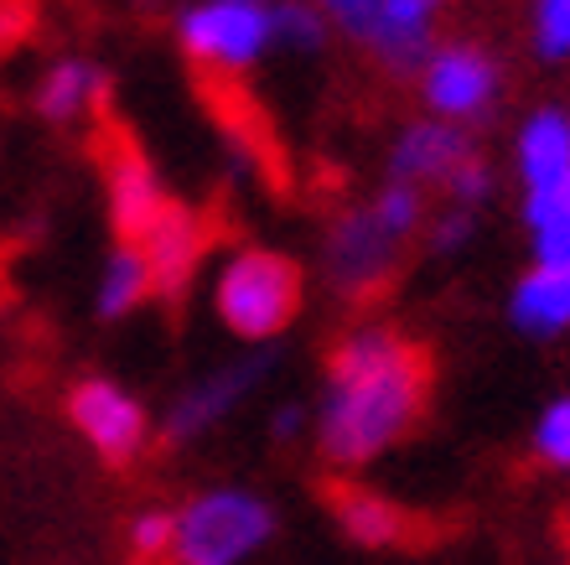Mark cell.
I'll return each mask as SVG.
<instances>
[{
  "instance_id": "5bb4252c",
  "label": "cell",
  "mask_w": 570,
  "mask_h": 565,
  "mask_svg": "<svg viewBox=\"0 0 570 565\" xmlns=\"http://www.w3.org/2000/svg\"><path fill=\"white\" fill-rule=\"evenodd\" d=\"M259 373H265V358H249V363H234V369H224L218 379H208V384H197L193 394L171 410V436L187 441V436L208 431L213 420H224L228 410H234L239 394H249V384H255Z\"/></svg>"
},
{
  "instance_id": "e0dca14e",
  "label": "cell",
  "mask_w": 570,
  "mask_h": 565,
  "mask_svg": "<svg viewBox=\"0 0 570 565\" xmlns=\"http://www.w3.org/2000/svg\"><path fill=\"white\" fill-rule=\"evenodd\" d=\"M99 94V74H94L89 62H58L52 74L42 78V89H37V109H42L52 125H68L89 109V99Z\"/></svg>"
},
{
  "instance_id": "8992f818",
  "label": "cell",
  "mask_w": 570,
  "mask_h": 565,
  "mask_svg": "<svg viewBox=\"0 0 570 565\" xmlns=\"http://www.w3.org/2000/svg\"><path fill=\"white\" fill-rule=\"evenodd\" d=\"M421 94L435 115L456 125V119H478L482 109L498 99V62L482 52V47H441L425 58L421 74Z\"/></svg>"
},
{
  "instance_id": "52a82bcc",
  "label": "cell",
  "mask_w": 570,
  "mask_h": 565,
  "mask_svg": "<svg viewBox=\"0 0 570 565\" xmlns=\"http://www.w3.org/2000/svg\"><path fill=\"white\" fill-rule=\"evenodd\" d=\"M68 416L83 431V441L115 467L136 461L140 447H146V410L109 379H83L73 389V400H68Z\"/></svg>"
},
{
  "instance_id": "ac0fdd59",
  "label": "cell",
  "mask_w": 570,
  "mask_h": 565,
  "mask_svg": "<svg viewBox=\"0 0 570 565\" xmlns=\"http://www.w3.org/2000/svg\"><path fill=\"white\" fill-rule=\"evenodd\" d=\"M529 234L540 265H570V203L560 193H529Z\"/></svg>"
},
{
  "instance_id": "ffe728a7",
  "label": "cell",
  "mask_w": 570,
  "mask_h": 565,
  "mask_svg": "<svg viewBox=\"0 0 570 565\" xmlns=\"http://www.w3.org/2000/svg\"><path fill=\"white\" fill-rule=\"evenodd\" d=\"M275 37H285L291 47H316L322 42V11L316 6H306V0H285V6H275Z\"/></svg>"
},
{
  "instance_id": "4316f807",
  "label": "cell",
  "mask_w": 570,
  "mask_h": 565,
  "mask_svg": "<svg viewBox=\"0 0 570 565\" xmlns=\"http://www.w3.org/2000/svg\"><path fill=\"white\" fill-rule=\"evenodd\" d=\"M566 203H570V182H566Z\"/></svg>"
},
{
  "instance_id": "5b68a950",
  "label": "cell",
  "mask_w": 570,
  "mask_h": 565,
  "mask_svg": "<svg viewBox=\"0 0 570 565\" xmlns=\"http://www.w3.org/2000/svg\"><path fill=\"white\" fill-rule=\"evenodd\" d=\"M400 244L405 238L394 234L384 218L374 213V203L358 213L337 218L327 238V275L343 296H374L379 285L390 281L394 260H400Z\"/></svg>"
},
{
  "instance_id": "ba28073f",
  "label": "cell",
  "mask_w": 570,
  "mask_h": 565,
  "mask_svg": "<svg viewBox=\"0 0 570 565\" xmlns=\"http://www.w3.org/2000/svg\"><path fill=\"white\" fill-rule=\"evenodd\" d=\"M105 187H109V218H115L125 244H140L156 228V218L171 208L156 172H150V162L125 135L109 140V150H105Z\"/></svg>"
},
{
  "instance_id": "4fadbf2b",
  "label": "cell",
  "mask_w": 570,
  "mask_h": 565,
  "mask_svg": "<svg viewBox=\"0 0 570 565\" xmlns=\"http://www.w3.org/2000/svg\"><path fill=\"white\" fill-rule=\"evenodd\" d=\"M513 322L534 338L570 328V265H534L513 291Z\"/></svg>"
},
{
  "instance_id": "603a6c76",
  "label": "cell",
  "mask_w": 570,
  "mask_h": 565,
  "mask_svg": "<svg viewBox=\"0 0 570 565\" xmlns=\"http://www.w3.org/2000/svg\"><path fill=\"white\" fill-rule=\"evenodd\" d=\"M374 6L379 0H316V11L332 16L347 37H363V42H368V27H374Z\"/></svg>"
},
{
  "instance_id": "9c48e42d",
  "label": "cell",
  "mask_w": 570,
  "mask_h": 565,
  "mask_svg": "<svg viewBox=\"0 0 570 565\" xmlns=\"http://www.w3.org/2000/svg\"><path fill=\"white\" fill-rule=\"evenodd\" d=\"M478 156L472 140H466L462 125H446V119H425V125H410L390 150V182H410V187H425V182H441L446 187L456 177V166H466Z\"/></svg>"
},
{
  "instance_id": "cb8c5ba5",
  "label": "cell",
  "mask_w": 570,
  "mask_h": 565,
  "mask_svg": "<svg viewBox=\"0 0 570 565\" xmlns=\"http://www.w3.org/2000/svg\"><path fill=\"white\" fill-rule=\"evenodd\" d=\"M466 234H472V213H466V208H451L446 218L435 224V250L451 254L456 244H466Z\"/></svg>"
},
{
  "instance_id": "484cf974",
  "label": "cell",
  "mask_w": 570,
  "mask_h": 565,
  "mask_svg": "<svg viewBox=\"0 0 570 565\" xmlns=\"http://www.w3.org/2000/svg\"><path fill=\"white\" fill-rule=\"evenodd\" d=\"M239 6H259V0H239Z\"/></svg>"
},
{
  "instance_id": "3957f363",
  "label": "cell",
  "mask_w": 570,
  "mask_h": 565,
  "mask_svg": "<svg viewBox=\"0 0 570 565\" xmlns=\"http://www.w3.org/2000/svg\"><path fill=\"white\" fill-rule=\"evenodd\" d=\"M275 514L259 504L255 493H203L177 514V539H171V561L177 565H239L271 539Z\"/></svg>"
},
{
  "instance_id": "7c38bea8",
  "label": "cell",
  "mask_w": 570,
  "mask_h": 565,
  "mask_svg": "<svg viewBox=\"0 0 570 565\" xmlns=\"http://www.w3.org/2000/svg\"><path fill=\"white\" fill-rule=\"evenodd\" d=\"M519 172L529 193H560L570 182V119L560 109H540L519 135Z\"/></svg>"
},
{
  "instance_id": "6da1fadb",
  "label": "cell",
  "mask_w": 570,
  "mask_h": 565,
  "mask_svg": "<svg viewBox=\"0 0 570 565\" xmlns=\"http://www.w3.org/2000/svg\"><path fill=\"white\" fill-rule=\"evenodd\" d=\"M431 394V358L390 328H358L337 342L322 400V451L337 467H363L421 420Z\"/></svg>"
},
{
  "instance_id": "44dd1931",
  "label": "cell",
  "mask_w": 570,
  "mask_h": 565,
  "mask_svg": "<svg viewBox=\"0 0 570 565\" xmlns=\"http://www.w3.org/2000/svg\"><path fill=\"white\" fill-rule=\"evenodd\" d=\"M171 539H177V514H140V519L130 524V545H136V555H146V561L171 555Z\"/></svg>"
},
{
  "instance_id": "d4e9b609",
  "label": "cell",
  "mask_w": 570,
  "mask_h": 565,
  "mask_svg": "<svg viewBox=\"0 0 570 565\" xmlns=\"http://www.w3.org/2000/svg\"><path fill=\"white\" fill-rule=\"evenodd\" d=\"M296 426H301V416H296V410H285V416L275 420V431H281V436H291V431H296Z\"/></svg>"
},
{
  "instance_id": "8fae6325",
  "label": "cell",
  "mask_w": 570,
  "mask_h": 565,
  "mask_svg": "<svg viewBox=\"0 0 570 565\" xmlns=\"http://www.w3.org/2000/svg\"><path fill=\"white\" fill-rule=\"evenodd\" d=\"M136 250L146 254L150 285H156V291H166V296H177L181 285H187V275L197 270V254H203V224H197L187 208H177V203H171V208L156 218V228L140 238Z\"/></svg>"
},
{
  "instance_id": "9a60e30c",
  "label": "cell",
  "mask_w": 570,
  "mask_h": 565,
  "mask_svg": "<svg viewBox=\"0 0 570 565\" xmlns=\"http://www.w3.org/2000/svg\"><path fill=\"white\" fill-rule=\"evenodd\" d=\"M332 504H337L343 529L353 539H363V545H394V539L405 535V514H400L394 504H384V498H374V493L337 488L332 493Z\"/></svg>"
},
{
  "instance_id": "d6986e66",
  "label": "cell",
  "mask_w": 570,
  "mask_h": 565,
  "mask_svg": "<svg viewBox=\"0 0 570 565\" xmlns=\"http://www.w3.org/2000/svg\"><path fill=\"white\" fill-rule=\"evenodd\" d=\"M534 47L550 62L570 58V0H540L534 6Z\"/></svg>"
},
{
  "instance_id": "7402d4cb",
  "label": "cell",
  "mask_w": 570,
  "mask_h": 565,
  "mask_svg": "<svg viewBox=\"0 0 570 565\" xmlns=\"http://www.w3.org/2000/svg\"><path fill=\"white\" fill-rule=\"evenodd\" d=\"M534 441H540V457L544 461L570 467V400H560V405H550V410H544Z\"/></svg>"
},
{
  "instance_id": "7a4b0ae2",
  "label": "cell",
  "mask_w": 570,
  "mask_h": 565,
  "mask_svg": "<svg viewBox=\"0 0 570 565\" xmlns=\"http://www.w3.org/2000/svg\"><path fill=\"white\" fill-rule=\"evenodd\" d=\"M213 306H218L228 332H239L249 342L275 338L301 312V270L275 250H244L218 270Z\"/></svg>"
},
{
  "instance_id": "2e32d148",
  "label": "cell",
  "mask_w": 570,
  "mask_h": 565,
  "mask_svg": "<svg viewBox=\"0 0 570 565\" xmlns=\"http://www.w3.org/2000/svg\"><path fill=\"white\" fill-rule=\"evenodd\" d=\"M150 291H156V285H150L146 254H140L136 244H120V250L109 254L105 281H99V312H105V316L136 312V306L150 296Z\"/></svg>"
},
{
  "instance_id": "30bf717a",
  "label": "cell",
  "mask_w": 570,
  "mask_h": 565,
  "mask_svg": "<svg viewBox=\"0 0 570 565\" xmlns=\"http://www.w3.org/2000/svg\"><path fill=\"white\" fill-rule=\"evenodd\" d=\"M446 0H379L374 27H368V47L390 74H410L431 58V31Z\"/></svg>"
},
{
  "instance_id": "277c9868",
  "label": "cell",
  "mask_w": 570,
  "mask_h": 565,
  "mask_svg": "<svg viewBox=\"0 0 570 565\" xmlns=\"http://www.w3.org/2000/svg\"><path fill=\"white\" fill-rule=\"evenodd\" d=\"M275 42V16L271 6H239V0H213L181 16V47L208 68L244 74L259 52Z\"/></svg>"
}]
</instances>
